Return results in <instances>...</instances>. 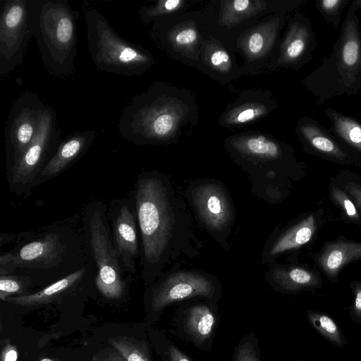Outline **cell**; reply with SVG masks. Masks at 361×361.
<instances>
[{"instance_id": "44dd1931", "label": "cell", "mask_w": 361, "mask_h": 361, "mask_svg": "<svg viewBox=\"0 0 361 361\" xmlns=\"http://www.w3.org/2000/svg\"><path fill=\"white\" fill-rule=\"evenodd\" d=\"M93 270H94L93 265L87 264L38 292L11 296L6 301L23 307H33L49 303L75 288Z\"/></svg>"}, {"instance_id": "277c9868", "label": "cell", "mask_w": 361, "mask_h": 361, "mask_svg": "<svg viewBox=\"0 0 361 361\" xmlns=\"http://www.w3.org/2000/svg\"><path fill=\"white\" fill-rule=\"evenodd\" d=\"M161 90L152 85L125 106L117 126L123 140L141 145L162 143L171 137L180 118L175 104Z\"/></svg>"}, {"instance_id": "8d00e7d4", "label": "cell", "mask_w": 361, "mask_h": 361, "mask_svg": "<svg viewBox=\"0 0 361 361\" xmlns=\"http://www.w3.org/2000/svg\"><path fill=\"white\" fill-rule=\"evenodd\" d=\"M209 61L213 68L221 71H228L231 66L229 55L225 50L219 47L209 53Z\"/></svg>"}, {"instance_id": "f35d334b", "label": "cell", "mask_w": 361, "mask_h": 361, "mask_svg": "<svg viewBox=\"0 0 361 361\" xmlns=\"http://www.w3.org/2000/svg\"><path fill=\"white\" fill-rule=\"evenodd\" d=\"M92 361H126L124 358L116 350L111 349L95 355Z\"/></svg>"}, {"instance_id": "d590c367", "label": "cell", "mask_w": 361, "mask_h": 361, "mask_svg": "<svg viewBox=\"0 0 361 361\" xmlns=\"http://www.w3.org/2000/svg\"><path fill=\"white\" fill-rule=\"evenodd\" d=\"M353 300L350 307V315L352 319L361 324V279L350 283Z\"/></svg>"}, {"instance_id": "1f68e13d", "label": "cell", "mask_w": 361, "mask_h": 361, "mask_svg": "<svg viewBox=\"0 0 361 361\" xmlns=\"http://www.w3.org/2000/svg\"><path fill=\"white\" fill-rule=\"evenodd\" d=\"M333 178L351 197L361 214V176L346 169Z\"/></svg>"}, {"instance_id": "7402d4cb", "label": "cell", "mask_w": 361, "mask_h": 361, "mask_svg": "<svg viewBox=\"0 0 361 361\" xmlns=\"http://www.w3.org/2000/svg\"><path fill=\"white\" fill-rule=\"evenodd\" d=\"M324 113L331 121L329 130L353 157L361 161V119L326 107Z\"/></svg>"}, {"instance_id": "5b68a950", "label": "cell", "mask_w": 361, "mask_h": 361, "mask_svg": "<svg viewBox=\"0 0 361 361\" xmlns=\"http://www.w3.org/2000/svg\"><path fill=\"white\" fill-rule=\"evenodd\" d=\"M89 54L99 71L133 76L146 72L152 56L140 46L122 38L98 10L84 13Z\"/></svg>"}, {"instance_id": "ab89813d", "label": "cell", "mask_w": 361, "mask_h": 361, "mask_svg": "<svg viewBox=\"0 0 361 361\" xmlns=\"http://www.w3.org/2000/svg\"><path fill=\"white\" fill-rule=\"evenodd\" d=\"M18 357L16 347L11 343L4 345L1 353V361H17Z\"/></svg>"}, {"instance_id": "ba28073f", "label": "cell", "mask_w": 361, "mask_h": 361, "mask_svg": "<svg viewBox=\"0 0 361 361\" xmlns=\"http://www.w3.org/2000/svg\"><path fill=\"white\" fill-rule=\"evenodd\" d=\"M59 135L56 112L46 104L34 139L8 170V184L12 192L23 195L35 187L39 173L56 150Z\"/></svg>"}, {"instance_id": "7bdbcfd3", "label": "cell", "mask_w": 361, "mask_h": 361, "mask_svg": "<svg viewBox=\"0 0 361 361\" xmlns=\"http://www.w3.org/2000/svg\"><path fill=\"white\" fill-rule=\"evenodd\" d=\"M39 361H56V360L51 359V358H43V359L40 360Z\"/></svg>"}, {"instance_id": "3957f363", "label": "cell", "mask_w": 361, "mask_h": 361, "mask_svg": "<svg viewBox=\"0 0 361 361\" xmlns=\"http://www.w3.org/2000/svg\"><path fill=\"white\" fill-rule=\"evenodd\" d=\"M31 9L33 36L44 67L59 79L71 75L77 55L79 13L66 0H31Z\"/></svg>"}, {"instance_id": "8fae6325", "label": "cell", "mask_w": 361, "mask_h": 361, "mask_svg": "<svg viewBox=\"0 0 361 361\" xmlns=\"http://www.w3.org/2000/svg\"><path fill=\"white\" fill-rule=\"evenodd\" d=\"M73 234L68 228H50L9 251L13 272L55 271L66 264Z\"/></svg>"}, {"instance_id": "d6986e66", "label": "cell", "mask_w": 361, "mask_h": 361, "mask_svg": "<svg viewBox=\"0 0 361 361\" xmlns=\"http://www.w3.org/2000/svg\"><path fill=\"white\" fill-rule=\"evenodd\" d=\"M95 138V130H86L74 133L61 140L56 152L39 173L35 186L54 178L68 169L87 151Z\"/></svg>"}, {"instance_id": "9a60e30c", "label": "cell", "mask_w": 361, "mask_h": 361, "mask_svg": "<svg viewBox=\"0 0 361 361\" xmlns=\"http://www.w3.org/2000/svg\"><path fill=\"white\" fill-rule=\"evenodd\" d=\"M324 210L308 212L280 232L273 233L262 252V263L273 264L281 255L300 249L314 239L323 224Z\"/></svg>"}, {"instance_id": "d6a6232c", "label": "cell", "mask_w": 361, "mask_h": 361, "mask_svg": "<svg viewBox=\"0 0 361 361\" xmlns=\"http://www.w3.org/2000/svg\"><path fill=\"white\" fill-rule=\"evenodd\" d=\"M232 361H261L259 339L254 333H249L241 338Z\"/></svg>"}, {"instance_id": "4316f807", "label": "cell", "mask_w": 361, "mask_h": 361, "mask_svg": "<svg viewBox=\"0 0 361 361\" xmlns=\"http://www.w3.org/2000/svg\"><path fill=\"white\" fill-rule=\"evenodd\" d=\"M307 314L310 324L323 337L340 348H344L345 338L333 319L325 313L310 310H307Z\"/></svg>"}, {"instance_id": "52a82bcc", "label": "cell", "mask_w": 361, "mask_h": 361, "mask_svg": "<svg viewBox=\"0 0 361 361\" xmlns=\"http://www.w3.org/2000/svg\"><path fill=\"white\" fill-rule=\"evenodd\" d=\"M185 196L202 226L227 250L235 216L227 188L219 180L202 179L190 183Z\"/></svg>"}, {"instance_id": "f546056e", "label": "cell", "mask_w": 361, "mask_h": 361, "mask_svg": "<svg viewBox=\"0 0 361 361\" xmlns=\"http://www.w3.org/2000/svg\"><path fill=\"white\" fill-rule=\"evenodd\" d=\"M267 112L264 105L253 103L238 106L230 111L225 117L228 124H240L258 118Z\"/></svg>"}, {"instance_id": "5bb4252c", "label": "cell", "mask_w": 361, "mask_h": 361, "mask_svg": "<svg viewBox=\"0 0 361 361\" xmlns=\"http://www.w3.org/2000/svg\"><path fill=\"white\" fill-rule=\"evenodd\" d=\"M112 226V241L126 272L136 271V262L140 257L138 224L133 195L130 198L111 202L109 216Z\"/></svg>"}, {"instance_id": "e575fe53", "label": "cell", "mask_w": 361, "mask_h": 361, "mask_svg": "<svg viewBox=\"0 0 361 361\" xmlns=\"http://www.w3.org/2000/svg\"><path fill=\"white\" fill-rule=\"evenodd\" d=\"M168 39L174 47L180 49H189L196 42L197 32L192 27H184L170 32Z\"/></svg>"}, {"instance_id": "4dcf8cb0", "label": "cell", "mask_w": 361, "mask_h": 361, "mask_svg": "<svg viewBox=\"0 0 361 361\" xmlns=\"http://www.w3.org/2000/svg\"><path fill=\"white\" fill-rule=\"evenodd\" d=\"M183 3L180 0H160L152 6L140 7L138 10V14L142 23L147 25L153 20L177 11Z\"/></svg>"}, {"instance_id": "484cf974", "label": "cell", "mask_w": 361, "mask_h": 361, "mask_svg": "<svg viewBox=\"0 0 361 361\" xmlns=\"http://www.w3.org/2000/svg\"><path fill=\"white\" fill-rule=\"evenodd\" d=\"M109 343L126 361H153L147 344L126 336L111 337Z\"/></svg>"}, {"instance_id": "2e32d148", "label": "cell", "mask_w": 361, "mask_h": 361, "mask_svg": "<svg viewBox=\"0 0 361 361\" xmlns=\"http://www.w3.org/2000/svg\"><path fill=\"white\" fill-rule=\"evenodd\" d=\"M304 150L322 159L344 166H354L353 157L340 143L329 128L316 119L305 116L296 127Z\"/></svg>"}, {"instance_id": "b9f144b4", "label": "cell", "mask_w": 361, "mask_h": 361, "mask_svg": "<svg viewBox=\"0 0 361 361\" xmlns=\"http://www.w3.org/2000/svg\"><path fill=\"white\" fill-rule=\"evenodd\" d=\"M355 166L361 168V161H357L355 163Z\"/></svg>"}, {"instance_id": "7a4b0ae2", "label": "cell", "mask_w": 361, "mask_h": 361, "mask_svg": "<svg viewBox=\"0 0 361 361\" xmlns=\"http://www.w3.org/2000/svg\"><path fill=\"white\" fill-rule=\"evenodd\" d=\"M357 11L353 0L330 54L303 79L317 105L333 97L355 95L361 90V27Z\"/></svg>"}, {"instance_id": "4fadbf2b", "label": "cell", "mask_w": 361, "mask_h": 361, "mask_svg": "<svg viewBox=\"0 0 361 361\" xmlns=\"http://www.w3.org/2000/svg\"><path fill=\"white\" fill-rule=\"evenodd\" d=\"M181 304L176 310L177 335L202 350L211 349L219 320L216 302L203 298Z\"/></svg>"}, {"instance_id": "7c38bea8", "label": "cell", "mask_w": 361, "mask_h": 361, "mask_svg": "<svg viewBox=\"0 0 361 361\" xmlns=\"http://www.w3.org/2000/svg\"><path fill=\"white\" fill-rule=\"evenodd\" d=\"M45 104L32 92H23L13 103L4 131L8 170L34 139Z\"/></svg>"}, {"instance_id": "ac0fdd59", "label": "cell", "mask_w": 361, "mask_h": 361, "mask_svg": "<svg viewBox=\"0 0 361 361\" xmlns=\"http://www.w3.org/2000/svg\"><path fill=\"white\" fill-rule=\"evenodd\" d=\"M265 279L273 289L283 293L312 291L323 285L317 268L294 264H271L265 273Z\"/></svg>"}, {"instance_id": "e0dca14e", "label": "cell", "mask_w": 361, "mask_h": 361, "mask_svg": "<svg viewBox=\"0 0 361 361\" xmlns=\"http://www.w3.org/2000/svg\"><path fill=\"white\" fill-rule=\"evenodd\" d=\"M317 44L309 18L298 13L292 20L281 44L279 63L299 68L308 63Z\"/></svg>"}, {"instance_id": "cb8c5ba5", "label": "cell", "mask_w": 361, "mask_h": 361, "mask_svg": "<svg viewBox=\"0 0 361 361\" xmlns=\"http://www.w3.org/2000/svg\"><path fill=\"white\" fill-rule=\"evenodd\" d=\"M231 145L238 154L247 157L281 154L292 149L263 135L238 137Z\"/></svg>"}, {"instance_id": "60d3db41", "label": "cell", "mask_w": 361, "mask_h": 361, "mask_svg": "<svg viewBox=\"0 0 361 361\" xmlns=\"http://www.w3.org/2000/svg\"><path fill=\"white\" fill-rule=\"evenodd\" d=\"M354 2L357 11L360 10L361 11V0H354Z\"/></svg>"}, {"instance_id": "83f0119b", "label": "cell", "mask_w": 361, "mask_h": 361, "mask_svg": "<svg viewBox=\"0 0 361 361\" xmlns=\"http://www.w3.org/2000/svg\"><path fill=\"white\" fill-rule=\"evenodd\" d=\"M329 194L331 202L340 209L346 221L361 226V214L356 204L333 177L329 185Z\"/></svg>"}, {"instance_id": "f1b7e54d", "label": "cell", "mask_w": 361, "mask_h": 361, "mask_svg": "<svg viewBox=\"0 0 361 361\" xmlns=\"http://www.w3.org/2000/svg\"><path fill=\"white\" fill-rule=\"evenodd\" d=\"M350 3V0H315L314 6L326 23L336 29L344 9Z\"/></svg>"}, {"instance_id": "603a6c76", "label": "cell", "mask_w": 361, "mask_h": 361, "mask_svg": "<svg viewBox=\"0 0 361 361\" xmlns=\"http://www.w3.org/2000/svg\"><path fill=\"white\" fill-rule=\"evenodd\" d=\"M281 24V19L276 18L261 24L244 37L241 46L250 59L260 58L269 50L275 41Z\"/></svg>"}, {"instance_id": "ffe728a7", "label": "cell", "mask_w": 361, "mask_h": 361, "mask_svg": "<svg viewBox=\"0 0 361 361\" xmlns=\"http://www.w3.org/2000/svg\"><path fill=\"white\" fill-rule=\"evenodd\" d=\"M313 259L320 272L331 283H337L339 274L345 266L361 259V242L339 236L325 242Z\"/></svg>"}, {"instance_id": "6da1fadb", "label": "cell", "mask_w": 361, "mask_h": 361, "mask_svg": "<svg viewBox=\"0 0 361 361\" xmlns=\"http://www.w3.org/2000/svg\"><path fill=\"white\" fill-rule=\"evenodd\" d=\"M141 238L142 277L152 284L180 263L200 256L203 244L185 201L164 173H139L133 192Z\"/></svg>"}, {"instance_id": "836d02e7", "label": "cell", "mask_w": 361, "mask_h": 361, "mask_svg": "<svg viewBox=\"0 0 361 361\" xmlns=\"http://www.w3.org/2000/svg\"><path fill=\"white\" fill-rule=\"evenodd\" d=\"M30 283V279L25 275L10 274L0 276V298L3 301L12 294L23 293Z\"/></svg>"}, {"instance_id": "d4e9b609", "label": "cell", "mask_w": 361, "mask_h": 361, "mask_svg": "<svg viewBox=\"0 0 361 361\" xmlns=\"http://www.w3.org/2000/svg\"><path fill=\"white\" fill-rule=\"evenodd\" d=\"M267 7L264 1L233 0L221 1L220 23L231 28L241 21L253 16Z\"/></svg>"}, {"instance_id": "74e56055", "label": "cell", "mask_w": 361, "mask_h": 361, "mask_svg": "<svg viewBox=\"0 0 361 361\" xmlns=\"http://www.w3.org/2000/svg\"><path fill=\"white\" fill-rule=\"evenodd\" d=\"M165 361H192L190 357L170 340H166L164 351Z\"/></svg>"}, {"instance_id": "8992f818", "label": "cell", "mask_w": 361, "mask_h": 361, "mask_svg": "<svg viewBox=\"0 0 361 361\" xmlns=\"http://www.w3.org/2000/svg\"><path fill=\"white\" fill-rule=\"evenodd\" d=\"M83 234L87 250L96 271L95 285L106 298L119 299L125 292V271L110 237L106 207L102 201L84 210Z\"/></svg>"}, {"instance_id": "9c48e42d", "label": "cell", "mask_w": 361, "mask_h": 361, "mask_svg": "<svg viewBox=\"0 0 361 361\" xmlns=\"http://www.w3.org/2000/svg\"><path fill=\"white\" fill-rule=\"evenodd\" d=\"M222 287L214 275L194 269H171L150 284L149 307L159 314L169 305L195 298L218 302Z\"/></svg>"}, {"instance_id": "30bf717a", "label": "cell", "mask_w": 361, "mask_h": 361, "mask_svg": "<svg viewBox=\"0 0 361 361\" xmlns=\"http://www.w3.org/2000/svg\"><path fill=\"white\" fill-rule=\"evenodd\" d=\"M33 36L31 0L1 1L0 80L20 65Z\"/></svg>"}]
</instances>
